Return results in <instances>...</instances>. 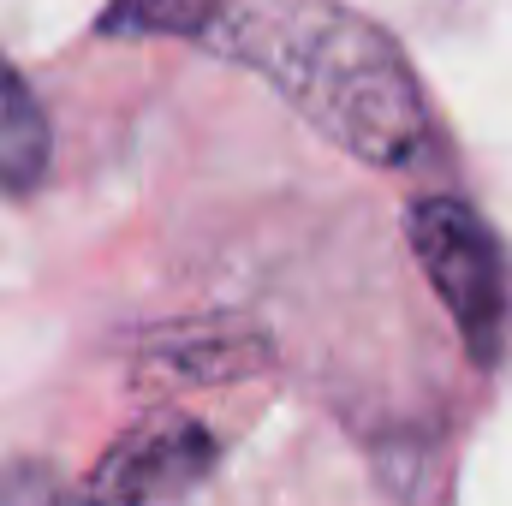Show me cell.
Returning <instances> with one entry per match:
<instances>
[{
    "instance_id": "cell-2",
    "label": "cell",
    "mask_w": 512,
    "mask_h": 506,
    "mask_svg": "<svg viewBox=\"0 0 512 506\" xmlns=\"http://www.w3.org/2000/svg\"><path fill=\"white\" fill-rule=\"evenodd\" d=\"M405 239L447 304L471 364L501 370L512 352V262L495 227L459 197H423L405 215Z\"/></svg>"
},
{
    "instance_id": "cell-1",
    "label": "cell",
    "mask_w": 512,
    "mask_h": 506,
    "mask_svg": "<svg viewBox=\"0 0 512 506\" xmlns=\"http://www.w3.org/2000/svg\"><path fill=\"white\" fill-rule=\"evenodd\" d=\"M262 72L322 137L376 167H411L429 149V108L393 36L334 0H227L203 36Z\"/></svg>"
},
{
    "instance_id": "cell-4",
    "label": "cell",
    "mask_w": 512,
    "mask_h": 506,
    "mask_svg": "<svg viewBox=\"0 0 512 506\" xmlns=\"http://www.w3.org/2000/svg\"><path fill=\"white\" fill-rule=\"evenodd\" d=\"M54 161V131L36 102V90L18 78V66L0 54V191H30L42 185Z\"/></svg>"
},
{
    "instance_id": "cell-6",
    "label": "cell",
    "mask_w": 512,
    "mask_h": 506,
    "mask_svg": "<svg viewBox=\"0 0 512 506\" xmlns=\"http://www.w3.org/2000/svg\"><path fill=\"white\" fill-rule=\"evenodd\" d=\"M0 506H90L84 489H72L54 465L42 459H12L0 465Z\"/></svg>"
},
{
    "instance_id": "cell-5",
    "label": "cell",
    "mask_w": 512,
    "mask_h": 506,
    "mask_svg": "<svg viewBox=\"0 0 512 506\" xmlns=\"http://www.w3.org/2000/svg\"><path fill=\"white\" fill-rule=\"evenodd\" d=\"M227 0H108L96 18L102 36H209Z\"/></svg>"
},
{
    "instance_id": "cell-3",
    "label": "cell",
    "mask_w": 512,
    "mask_h": 506,
    "mask_svg": "<svg viewBox=\"0 0 512 506\" xmlns=\"http://www.w3.org/2000/svg\"><path fill=\"white\" fill-rule=\"evenodd\" d=\"M221 459V441L191 417H149L126 429L90 471L84 501L90 506H161L197 489Z\"/></svg>"
}]
</instances>
